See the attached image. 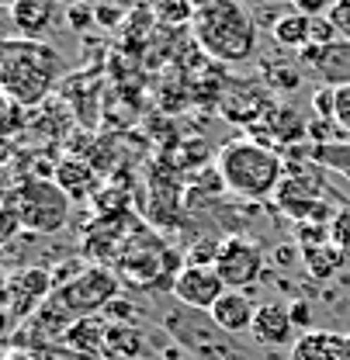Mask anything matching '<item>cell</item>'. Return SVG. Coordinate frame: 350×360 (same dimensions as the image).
Instances as JSON below:
<instances>
[{"mask_svg": "<svg viewBox=\"0 0 350 360\" xmlns=\"http://www.w3.org/2000/svg\"><path fill=\"white\" fill-rule=\"evenodd\" d=\"M59 77H63V56L56 45L18 39V35L0 42V84L7 101L32 111L49 101Z\"/></svg>", "mask_w": 350, "mask_h": 360, "instance_id": "1", "label": "cell"}, {"mask_svg": "<svg viewBox=\"0 0 350 360\" xmlns=\"http://www.w3.org/2000/svg\"><path fill=\"white\" fill-rule=\"evenodd\" d=\"M215 174H219L222 187H229L232 194L246 201H267L277 194L285 180V156L274 153L270 146L254 142L250 135L232 139L215 156Z\"/></svg>", "mask_w": 350, "mask_h": 360, "instance_id": "2", "label": "cell"}, {"mask_svg": "<svg viewBox=\"0 0 350 360\" xmlns=\"http://www.w3.org/2000/svg\"><path fill=\"white\" fill-rule=\"evenodd\" d=\"M191 25L198 45L222 63H243L257 49V25L243 0H201Z\"/></svg>", "mask_w": 350, "mask_h": 360, "instance_id": "3", "label": "cell"}, {"mask_svg": "<svg viewBox=\"0 0 350 360\" xmlns=\"http://www.w3.org/2000/svg\"><path fill=\"white\" fill-rule=\"evenodd\" d=\"M70 194L52 177H25L18 187L4 194V205L18 212L25 232L52 236L70 222Z\"/></svg>", "mask_w": 350, "mask_h": 360, "instance_id": "4", "label": "cell"}, {"mask_svg": "<svg viewBox=\"0 0 350 360\" xmlns=\"http://www.w3.org/2000/svg\"><path fill=\"white\" fill-rule=\"evenodd\" d=\"M163 326L194 360H246V350L236 343V336L222 333L208 312L177 305L163 312Z\"/></svg>", "mask_w": 350, "mask_h": 360, "instance_id": "5", "label": "cell"}, {"mask_svg": "<svg viewBox=\"0 0 350 360\" xmlns=\"http://www.w3.org/2000/svg\"><path fill=\"white\" fill-rule=\"evenodd\" d=\"M215 270L229 291H246L250 284L263 281V250L254 236H229L215 246Z\"/></svg>", "mask_w": 350, "mask_h": 360, "instance_id": "6", "label": "cell"}, {"mask_svg": "<svg viewBox=\"0 0 350 360\" xmlns=\"http://www.w3.org/2000/svg\"><path fill=\"white\" fill-rule=\"evenodd\" d=\"M52 291H56L52 270H45V267L14 270L7 277V326H14L21 315L39 312L45 302L52 298Z\"/></svg>", "mask_w": 350, "mask_h": 360, "instance_id": "7", "label": "cell"}, {"mask_svg": "<svg viewBox=\"0 0 350 360\" xmlns=\"http://www.w3.org/2000/svg\"><path fill=\"white\" fill-rule=\"evenodd\" d=\"M174 298L184 309H194V312H212L215 302L225 295V284H222L219 270L212 264H184L180 274L170 284Z\"/></svg>", "mask_w": 350, "mask_h": 360, "instance_id": "8", "label": "cell"}, {"mask_svg": "<svg viewBox=\"0 0 350 360\" xmlns=\"http://www.w3.org/2000/svg\"><path fill=\"white\" fill-rule=\"evenodd\" d=\"M299 63L312 70V77L323 80L326 87H350V39H340L333 45L308 42L299 52Z\"/></svg>", "mask_w": 350, "mask_h": 360, "instance_id": "9", "label": "cell"}, {"mask_svg": "<svg viewBox=\"0 0 350 360\" xmlns=\"http://www.w3.org/2000/svg\"><path fill=\"white\" fill-rule=\"evenodd\" d=\"M302 333L295 329L292 315H288V305L281 302H263L257 309V319H254V329H250V340L257 347H267V350H281V347H295Z\"/></svg>", "mask_w": 350, "mask_h": 360, "instance_id": "10", "label": "cell"}, {"mask_svg": "<svg viewBox=\"0 0 350 360\" xmlns=\"http://www.w3.org/2000/svg\"><path fill=\"white\" fill-rule=\"evenodd\" d=\"M257 309H261V305H257L246 291H229V288H225V295L215 302V309H212L208 315H212V322L219 326L222 333H229V336H243V333L254 329Z\"/></svg>", "mask_w": 350, "mask_h": 360, "instance_id": "11", "label": "cell"}, {"mask_svg": "<svg viewBox=\"0 0 350 360\" xmlns=\"http://www.w3.org/2000/svg\"><path fill=\"white\" fill-rule=\"evenodd\" d=\"M7 18H11L18 39L45 42V32L52 28V18H56V4L52 0H14L7 7Z\"/></svg>", "mask_w": 350, "mask_h": 360, "instance_id": "12", "label": "cell"}, {"mask_svg": "<svg viewBox=\"0 0 350 360\" xmlns=\"http://www.w3.org/2000/svg\"><path fill=\"white\" fill-rule=\"evenodd\" d=\"M347 354V336L337 329H308L295 340L288 360H344Z\"/></svg>", "mask_w": 350, "mask_h": 360, "instance_id": "13", "label": "cell"}, {"mask_svg": "<svg viewBox=\"0 0 350 360\" xmlns=\"http://www.w3.org/2000/svg\"><path fill=\"white\" fill-rule=\"evenodd\" d=\"M350 264V253L337 243H323V246H312L302 250V267H306L308 281H323V284H333Z\"/></svg>", "mask_w": 350, "mask_h": 360, "instance_id": "14", "label": "cell"}, {"mask_svg": "<svg viewBox=\"0 0 350 360\" xmlns=\"http://www.w3.org/2000/svg\"><path fill=\"white\" fill-rule=\"evenodd\" d=\"M52 180H56L70 198H90V194L97 191V174H94V167H90L87 160H80V156H66V160L56 167Z\"/></svg>", "mask_w": 350, "mask_h": 360, "instance_id": "15", "label": "cell"}, {"mask_svg": "<svg viewBox=\"0 0 350 360\" xmlns=\"http://www.w3.org/2000/svg\"><path fill=\"white\" fill-rule=\"evenodd\" d=\"M270 39L281 45V49H295V52H302L308 42H312V18L306 14H299V11H288V14H277L270 25Z\"/></svg>", "mask_w": 350, "mask_h": 360, "instance_id": "16", "label": "cell"}, {"mask_svg": "<svg viewBox=\"0 0 350 360\" xmlns=\"http://www.w3.org/2000/svg\"><path fill=\"white\" fill-rule=\"evenodd\" d=\"M312 160L326 170H340L350 177V142H333V146H312Z\"/></svg>", "mask_w": 350, "mask_h": 360, "instance_id": "17", "label": "cell"}, {"mask_svg": "<svg viewBox=\"0 0 350 360\" xmlns=\"http://www.w3.org/2000/svg\"><path fill=\"white\" fill-rule=\"evenodd\" d=\"M261 73H263V80H267L274 90H295L299 84H302V73H299L295 66H285V63H277V66L263 63Z\"/></svg>", "mask_w": 350, "mask_h": 360, "instance_id": "18", "label": "cell"}, {"mask_svg": "<svg viewBox=\"0 0 350 360\" xmlns=\"http://www.w3.org/2000/svg\"><path fill=\"white\" fill-rule=\"evenodd\" d=\"M108 347L111 350H122L125 357H132V354H139V333L129 329V326H111L108 329Z\"/></svg>", "mask_w": 350, "mask_h": 360, "instance_id": "19", "label": "cell"}, {"mask_svg": "<svg viewBox=\"0 0 350 360\" xmlns=\"http://www.w3.org/2000/svg\"><path fill=\"white\" fill-rule=\"evenodd\" d=\"M288 315H292V322H295V329H299V333L315 329V326H312V322H315V309H312V302H308L306 295L288 302Z\"/></svg>", "mask_w": 350, "mask_h": 360, "instance_id": "20", "label": "cell"}, {"mask_svg": "<svg viewBox=\"0 0 350 360\" xmlns=\"http://www.w3.org/2000/svg\"><path fill=\"white\" fill-rule=\"evenodd\" d=\"M333 122L350 139V87H333Z\"/></svg>", "mask_w": 350, "mask_h": 360, "instance_id": "21", "label": "cell"}, {"mask_svg": "<svg viewBox=\"0 0 350 360\" xmlns=\"http://www.w3.org/2000/svg\"><path fill=\"white\" fill-rule=\"evenodd\" d=\"M312 45H333V42H340L344 35L337 32V25L330 21V14L326 18H312Z\"/></svg>", "mask_w": 350, "mask_h": 360, "instance_id": "22", "label": "cell"}, {"mask_svg": "<svg viewBox=\"0 0 350 360\" xmlns=\"http://www.w3.org/2000/svg\"><path fill=\"white\" fill-rule=\"evenodd\" d=\"M66 25H70L73 32H87V28H94V25H97V18H94V7H87V4H77V7H70V11H66Z\"/></svg>", "mask_w": 350, "mask_h": 360, "instance_id": "23", "label": "cell"}, {"mask_svg": "<svg viewBox=\"0 0 350 360\" xmlns=\"http://www.w3.org/2000/svg\"><path fill=\"white\" fill-rule=\"evenodd\" d=\"M28 122H32V111L21 108V104H14V101H7V125H4L7 139L18 132V129H28Z\"/></svg>", "mask_w": 350, "mask_h": 360, "instance_id": "24", "label": "cell"}, {"mask_svg": "<svg viewBox=\"0 0 350 360\" xmlns=\"http://www.w3.org/2000/svg\"><path fill=\"white\" fill-rule=\"evenodd\" d=\"M94 18H97V28H118V21L125 18V11L118 4H97L94 7Z\"/></svg>", "mask_w": 350, "mask_h": 360, "instance_id": "25", "label": "cell"}, {"mask_svg": "<svg viewBox=\"0 0 350 360\" xmlns=\"http://www.w3.org/2000/svg\"><path fill=\"white\" fill-rule=\"evenodd\" d=\"M333 4H337V0H292V11H299V14H306V18H326Z\"/></svg>", "mask_w": 350, "mask_h": 360, "instance_id": "26", "label": "cell"}, {"mask_svg": "<svg viewBox=\"0 0 350 360\" xmlns=\"http://www.w3.org/2000/svg\"><path fill=\"white\" fill-rule=\"evenodd\" d=\"M330 21L337 25V32L350 39V0H337L333 7H330Z\"/></svg>", "mask_w": 350, "mask_h": 360, "instance_id": "27", "label": "cell"}, {"mask_svg": "<svg viewBox=\"0 0 350 360\" xmlns=\"http://www.w3.org/2000/svg\"><path fill=\"white\" fill-rule=\"evenodd\" d=\"M312 108H315V118H333V87H323L312 94Z\"/></svg>", "mask_w": 350, "mask_h": 360, "instance_id": "28", "label": "cell"}, {"mask_svg": "<svg viewBox=\"0 0 350 360\" xmlns=\"http://www.w3.org/2000/svg\"><path fill=\"white\" fill-rule=\"evenodd\" d=\"M295 260H302V250H299V246L285 243V246H277V250H274V264H281V267H292Z\"/></svg>", "mask_w": 350, "mask_h": 360, "instance_id": "29", "label": "cell"}, {"mask_svg": "<svg viewBox=\"0 0 350 360\" xmlns=\"http://www.w3.org/2000/svg\"><path fill=\"white\" fill-rule=\"evenodd\" d=\"M52 4H56V7H66V11H70V7H77V4H84V0H52Z\"/></svg>", "mask_w": 350, "mask_h": 360, "instance_id": "30", "label": "cell"}, {"mask_svg": "<svg viewBox=\"0 0 350 360\" xmlns=\"http://www.w3.org/2000/svg\"><path fill=\"white\" fill-rule=\"evenodd\" d=\"M14 360H39V357H28V354H18Z\"/></svg>", "mask_w": 350, "mask_h": 360, "instance_id": "31", "label": "cell"}, {"mask_svg": "<svg viewBox=\"0 0 350 360\" xmlns=\"http://www.w3.org/2000/svg\"><path fill=\"white\" fill-rule=\"evenodd\" d=\"M344 360H350V336H347V354H344Z\"/></svg>", "mask_w": 350, "mask_h": 360, "instance_id": "32", "label": "cell"}, {"mask_svg": "<svg viewBox=\"0 0 350 360\" xmlns=\"http://www.w3.org/2000/svg\"><path fill=\"white\" fill-rule=\"evenodd\" d=\"M270 4H277V0H270ZM288 4H292V0H288Z\"/></svg>", "mask_w": 350, "mask_h": 360, "instance_id": "33", "label": "cell"}]
</instances>
